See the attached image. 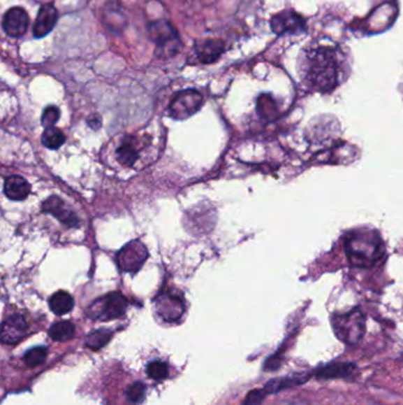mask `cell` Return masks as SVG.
<instances>
[{
  "instance_id": "cell-16",
  "label": "cell",
  "mask_w": 403,
  "mask_h": 405,
  "mask_svg": "<svg viewBox=\"0 0 403 405\" xmlns=\"http://www.w3.org/2000/svg\"><path fill=\"white\" fill-rule=\"evenodd\" d=\"M4 192L6 197L11 201H25L30 194L31 186L23 177L10 176L5 180Z\"/></svg>"
},
{
  "instance_id": "cell-25",
  "label": "cell",
  "mask_w": 403,
  "mask_h": 405,
  "mask_svg": "<svg viewBox=\"0 0 403 405\" xmlns=\"http://www.w3.org/2000/svg\"><path fill=\"white\" fill-rule=\"evenodd\" d=\"M61 116V111L56 106H49L46 107L45 111L43 113L42 125L44 127L51 128L54 127V125L57 124L58 120Z\"/></svg>"
},
{
  "instance_id": "cell-22",
  "label": "cell",
  "mask_w": 403,
  "mask_h": 405,
  "mask_svg": "<svg viewBox=\"0 0 403 405\" xmlns=\"http://www.w3.org/2000/svg\"><path fill=\"white\" fill-rule=\"evenodd\" d=\"M46 357H47V350L46 348H34L25 352L23 360L24 363L27 364V367H36L38 365H42L45 362Z\"/></svg>"
},
{
  "instance_id": "cell-18",
  "label": "cell",
  "mask_w": 403,
  "mask_h": 405,
  "mask_svg": "<svg viewBox=\"0 0 403 405\" xmlns=\"http://www.w3.org/2000/svg\"><path fill=\"white\" fill-rule=\"evenodd\" d=\"M49 306L50 309L54 314L57 315H64L66 313L71 312L75 306L73 297L70 295L68 292L64 290H59L57 293H54L49 300Z\"/></svg>"
},
{
  "instance_id": "cell-26",
  "label": "cell",
  "mask_w": 403,
  "mask_h": 405,
  "mask_svg": "<svg viewBox=\"0 0 403 405\" xmlns=\"http://www.w3.org/2000/svg\"><path fill=\"white\" fill-rule=\"evenodd\" d=\"M266 391L264 389H256L250 391L246 396L245 401L242 405H261L263 401L265 399Z\"/></svg>"
},
{
  "instance_id": "cell-7",
  "label": "cell",
  "mask_w": 403,
  "mask_h": 405,
  "mask_svg": "<svg viewBox=\"0 0 403 405\" xmlns=\"http://www.w3.org/2000/svg\"><path fill=\"white\" fill-rule=\"evenodd\" d=\"M148 259L146 246L140 241H131L116 255V263L126 273H136Z\"/></svg>"
},
{
  "instance_id": "cell-2",
  "label": "cell",
  "mask_w": 403,
  "mask_h": 405,
  "mask_svg": "<svg viewBox=\"0 0 403 405\" xmlns=\"http://www.w3.org/2000/svg\"><path fill=\"white\" fill-rule=\"evenodd\" d=\"M344 250L353 266L370 268L383 256V241L375 230L356 229L344 236Z\"/></svg>"
},
{
  "instance_id": "cell-28",
  "label": "cell",
  "mask_w": 403,
  "mask_h": 405,
  "mask_svg": "<svg viewBox=\"0 0 403 405\" xmlns=\"http://www.w3.org/2000/svg\"><path fill=\"white\" fill-rule=\"evenodd\" d=\"M88 124L92 129H98L101 127V125H102V121H101L100 116H92V119L89 120Z\"/></svg>"
},
{
  "instance_id": "cell-23",
  "label": "cell",
  "mask_w": 403,
  "mask_h": 405,
  "mask_svg": "<svg viewBox=\"0 0 403 405\" xmlns=\"http://www.w3.org/2000/svg\"><path fill=\"white\" fill-rule=\"evenodd\" d=\"M146 385L143 383H133L126 391L128 401L131 402L133 404L141 403L145 399V396H146Z\"/></svg>"
},
{
  "instance_id": "cell-15",
  "label": "cell",
  "mask_w": 403,
  "mask_h": 405,
  "mask_svg": "<svg viewBox=\"0 0 403 405\" xmlns=\"http://www.w3.org/2000/svg\"><path fill=\"white\" fill-rule=\"evenodd\" d=\"M312 377V374L307 372L303 374H295L281 378H274L270 382L266 383L263 389L265 390L266 394H278L283 390L290 389V388H296V386L303 385Z\"/></svg>"
},
{
  "instance_id": "cell-6",
  "label": "cell",
  "mask_w": 403,
  "mask_h": 405,
  "mask_svg": "<svg viewBox=\"0 0 403 405\" xmlns=\"http://www.w3.org/2000/svg\"><path fill=\"white\" fill-rule=\"evenodd\" d=\"M204 104L203 95L196 89H186L177 93L169 104V114L175 120L194 115Z\"/></svg>"
},
{
  "instance_id": "cell-12",
  "label": "cell",
  "mask_w": 403,
  "mask_h": 405,
  "mask_svg": "<svg viewBox=\"0 0 403 405\" xmlns=\"http://www.w3.org/2000/svg\"><path fill=\"white\" fill-rule=\"evenodd\" d=\"M58 12L54 4H44L39 8L37 20L34 25V36L36 38H42L50 34L57 23Z\"/></svg>"
},
{
  "instance_id": "cell-20",
  "label": "cell",
  "mask_w": 403,
  "mask_h": 405,
  "mask_svg": "<svg viewBox=\"0 0 403 405\" xmlns=\"http://www.w3.org/2000/svg\"><path fill=\"white\" fill-rule=\"evenodd\" d=\"M112 332L109 329H96L89 333L87 338H85V346L94 350V351H98L101 348H104L109 340L112 339Z\"/></svg>"
},
{
  "instance_id": "cell-24",
  "label": "cell",
  "mask_w": 403,
  "mask_h": 405,
  "mask_svg": "<svg viewBox=\"0 0 403 405\" xmlns=\"http://www.w3.org/2000/svg\"><path fill=\"white\" fill-rule=\"evenodd\" d=\"M147 374L154 381H163L168 377V367L162 362H153L147 367Z\"/></svg>"
},
{
  "instance_id": "cell-4",
  "label": "cell",
  "mask_w": 403,
  "mask_h": 405,
  "mask_svg": "<svg viewBox=\"0 0 403 405\" xmlns=\"http://www.w3.org/2000/svg\"><path fill=\"white\" fill-rule=\"evenodd\" d=\"M332 327L338 339L346 345H355L363 338L365 333V317L360 309L336 314L332 317Z\"/></svg>"
},
{
  "instance_id": "cell-17",
  "label": "cell",
  "mask_w": 403,
  "mask_h": 405,
  "mask_svg": "<svg viewBox=\"0 0 403 405\" xmlns=\"http://www.w3.org/2000/svg\"><path fill=\"white\" fill-rule=\"evenodd\" d=\"M140 158L138 143L135 138L126 136L119 148L116 150V159L123 166H133Z\"/></svg>"
},
{
  "instance_id": "cell-13",
  "label": "cell",
  "mask_w": 403,
  "mask_h": 405,
  "mask_svg": "<svg viewBox=\"0 0 403 405\" xmlns=\"http://www.w3.org/2000/svg\"><path fill=\"white\" fill-rule=\"evenodd\" d=\"M356 370V364L353 363H335L328 364L325 367L317 369L315 371L316 378L319 381H331V379L346 378Z\"/></svg>"
},
{
  "instance_id": "cell-10",
  "label": "cell",
  "mask_w": 403,
  "mask_h": 405,
  "mask_svg": "<svg viewBox=\"0 0 403 405\" xmlns=\"http://www.w3.org/2000/svg\"><path fill=\"white\" fill-rule=\"evenodd\" d=\"M43 213H50L68 228H78L80 220L57 196H51L42 205Z\"/></svg>"
},
{
  "instance_id": "cell-27",
  "label": "cell",
  "mask_w": 403,
  "mask_h": 405,
  "mask_svg": "<svg viewBox=\"0 0 403 405\" xmlns=\"http://www.w3.org/2000/svg\"><path fill=\"white\" fill-rule=\"evenodd\" d=\"M281 362H283V357H281L279 353L277 355H273L272 357H270L266 360L265 364H264V370L265 371H276L279 369L281 365Z\"/></svg>"
},
{
  "instance_id": "cell-8",
  "label": "cell",
  "mask_w": 403,
  "mask_h": 405,
  "mask_svg": "<svg viewBox=\"0 0 403 405\" xmlns=\"http://www.w3.org/2000/svg\"><path fill=\"white\" fill-rule=\"evenodd\" d=\"M30 24V18L27 12L23 8H12L5 13L3 20V29L8 37L11 38H20L27 31V27Z\"/></svg>"
},
{
  "instance_id": "cell-19",
  "label": "cell",
  "mask_w": 403,
  "mask_h": 405,
  "mask_svg": "<svg viewBox=\"0 0 403 405\" xmlns=\"http://www.w3.org/2000/svg\"><path fill=\"white\" fill-rule=\"evenodd\" d=\"M75 334V325L70 321H59L51 326L49 329V336L54 341H68Z\"/></svg>"
},
{
  "instance_id": "cell-14",
  "label": "cell",
  "mask_w": 403,
  "mask_h": 405,
  "mask_svg": "<svg viewBox=\"0 0 403 405\" xmlns=\"http://www.w3.org/2000/svg\"><path fill=\"white\" fill-rule=\"evenodd\" d=\"M196 55L201 63L211 64L219 59L225 51V44L221 39H206L204 42L196 44Z\"/></svg>"
},
{
  "instance_id": "cell-21",
  "label": "cell",
  "mask_w": 403,
  "mask_h": 405,
  "mask_svg": "<svg viewBox=\"0 0 403 405\" xmlns=\"http://www.w3.org/2000/svg\"><path fill=\"white\" fill-rule=\"evenodd\" d=\"M42 143L49 150H57L66 143V136L56 127L46 128L42 135Z\"/></svg>"
},
{
  "instance_id": "cell-5",
  "label": "cell",
  "mask_w": 403,
  "mask_h": 405,
  "mask_svg": "<svg viewBox=\"0 0 403 405\" xmlns=\"http://www.w3.org/2000/svg\"><path fill=\"white\" fill-rule=\"evenodd\" d=\"M127 308V297L114 292L95 300L85 313L91 320L110 321L123 317Z\"/></svg>"
},
{
  "instance_id": "cell-11",
  "label": "cell",
  "mask_w": 403,
  "mask_h": 405,
  "mask_svg": "<svg viewBox=\"0 0 403 405\" xmlns=\"http://www.w3.org/2000/svg\"><path fill=\"white\" fill-rule=\"evenodd\" d=\"M155 306L159 315L167 322L180 320L184 312V301L180 297H173L170 294L159 295L155 300Z\"/></svg>"
},
{
  "instance_id": "cell-9",
  "label": "cell",
  "mask_w": 403,
  "mask_h": 405,
  "mask_svg": "<svg viewBox=\"0 0 403 405\" xmlns=\"http://www.w3.org/2000/svg\"><path fill=\"white\" fill-rule=\"evenodd\" d=\"M27 329H29V325L25 318L20 314H15L3 321L0 338L4 343L15 345L27 336Z\"/></svg>"
},
{
  "instance_id": "cell-3",
  "label": "cell",
  "mask_w": 403,
  "mask_h": 405,
  "mask_svg": "<svg viewBox=\"0 0 403 405\" xmlns=\"http://www.w3.org/2000/svg\"><path fill=\"white\" fill-rule=\"evenodd\" d=\"M148 36L156 45L155 52L159 57H173L182 47L180 36L175 27L167 20H156L148 24Z\"/></svg>"
},
{
  "instance_id": "cell-1",
  "label": "cell",
  "mask_w": 403,
  "mask_h": 405,
  "mask_svg": "<svg viewBox=\"0 0 403 405\" xmlns=\"http://www.w3.org/2000/svg\"><path fill=\"white\" fill-rule=\"evenodd\" d=\"M346 55L339 48L314 43L300 56V78L312 92L330 93L346 78Z\"/></svg>"
}]
</instances>
